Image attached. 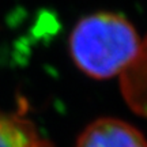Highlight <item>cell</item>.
I'll list each match as a JSON object with an SVG mask.
<instances>
[{"label":"cell","instance_id":"7a4b0ae2","mask_svg":"<svg viewBox=\"0 0 147 147\" xmlns=\"http://www.w3.org/2000/svg\"><path fill=\"white\" fill-rule=\"evenodd\" d=\"M75 147H147V139L121 119L100 117L84 127Z\"/></svg>","mask_w":147,"mask_h":147},{"label":"cell","instance_id":"6da1fadb","mask_svg":"<svg viewBox=\"0 0 147 147\" xmlns=\"http://www.w3.org/2000/svg\"><path fill=\"white\" fill-rule=\"evenodd\" d=\"M68 47L79 71L104 80L129 65L140 51V40L134 25L123 15L95 12L75 25Z\"/></svg>","mask_w":147,"mask_h":147},{"label":"cell","instance_id":"3957f363","mask_svg":"<svg viewBox=\"0 0 147 147\" xmlns=\"http://www.w3.org/2000/svg\"><path fill=\"white\" fill-rule=\"evenodd\" d=\"M0 147H52L22 115L0 112Z\"/></svg>","mask_w":147,"mask_h":147}]
</instances>
